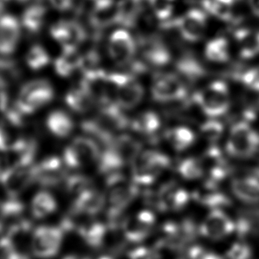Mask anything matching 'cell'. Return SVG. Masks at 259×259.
Instances as JSON below:
<instances>
[{
  "mask_svg": "<svg viewBox=\"0 0 259 259\" xmlns=\"http://www.w3.org/2000/svg\"><path fill=\"white\" fill-rule=\"evenodd\" d=\"M231 191L240 202L249 205L259 203V177L245 175L234 178L231 182Z\"/></svg>",
  "mask_w": 259,
  "mask_h": 259,
  "instance_id": "17",
  "label": "cell"
},
{
  "mask_svg": "<svg viewBox=\"0 0 259 259\" xmlns=\"http://www.w3.org/2000/svg\"><path fill=\"white\" fill-rule=\"evenodd\" d=\"M63 259H90L86 257L77 256V255H68Z\"/></svg>",
  "mask_w": 259,
  "mask_h": 259,
  "instance_id": "49",
  "label": "cell"
},
{
  "mask_svg": "<svg viewBox=\"0 0 259 259\" xmlns=\"http://www.w3.org/2000/svg\"><path fill=\"white\" fill-rule=\"evenodd\" d=\"M137 219L140 221L141 223L146 226L149 227V228H152L155 222V214L149 211H140L137 215L136 216Z\"/></svg>",
  "mask_w": 259,
  "mask_h": 259,
  "instance_id": "46",
  "label": "cell"
},
{
  "mask_svg": "<svg viewBox=\"0 0 259 259\" xmlns=\"http://www.w3.org/2000/svg\"><path fill=\"white\" fill-rule=\"evenodd\" d=\"M0 259H27L8 237L0 240Z\"/></svg>",
  "mask_w": 259,
  "mask_h": 259,
  "instance_id": "40",
  "label": "cell"
},
{
  "mask_svg": "<svg viewBox=\"0 0 259 259\" xmlns=\"http://www.w3.org/2000/svg\"><path fill=\"white\" fill-rule=\"evenodd\" d=\"M202 113L211 118L223 116L231 107V93L225 82L215 80L202 89L196 97Z\"/></svg>",
  "mask_w": 259,
  "mask_h": 259,
  "instance_id": "3",
  "label": "cell"
},
{
  "mask_svg": "<svg viewBox=\"0 0 259 259\" xmlns=\"http://www.w3.org/2000/svg\"><path fill=\"white\" fill-rule=\"evenodd\" d=\"M25 61L29 68L33 71H39L50 64V56L42 46L35 44L27 51Z\"/></svg>",
  "mask_w": 259,
  "mask_h": 259,
  "instance_id": "33",
  "label": "cell"
},
{
  "mask_svg": "<svg viewBox=\"0 0 259 259\" xmlns=\"http://www.w3.org/2000/svg\"><path fill=\"white\" fill-rule=\"evenodd\" d=\"M236 230V224L219 208L213 209L199 228L203 237L217 240L232 234Z\"/></svg>",
  "mask_w": 259,
  "mask_h": 259,
  "instance_id": "14",
  "label": "cell"
},
{
  "mask_svg": "<svg viewBox=\"0 0 259 259\" xmlns=\"http://www.w3.org/2000/svg\"><path fill=\"white\" fill-rule=\"evenodd\" d=\"M21 21L12 14H0V55L11 56L16 51L21 39Z\"/></svg>",
  "mask_w": 259,
  "mask_h": 259,
  "instance_id": "13",
  "label": "cell"
},
{
  "mask_svg": "<svg viewBox=\"0 0 259 259\" xmlns=\"http://www.w3.org/2000/svg\"><path fill=\"white\" fill-rule=\"evenodd\" d=\"M91 26L97 30H103L118 22V3L114 0L94 5L89 15Z\"/></svg>",
  "mask_w": 259,
  "mask_h": 259,
  "instance_id": "19",
  "label": "cell"
},
{
  "mask_svg": "<svg viewBox=\"0 0 259 259\" xmlns=\"http://www.w3.org/2000/svg\"><path fill=\"white\" fill-rule=\"evenodd\" d=\"M152 96L161 103L178 101L187 94L185 83L179 75L172 73H160L152 80Z\"/></svg>",
  "mask_w": 259,
  "mask_h": 259,
  "instance_id": "9",
  "label": "cell"
},
{
  "mask_svg": "<svg viewBox=\"0 0 259 259\" xmlns=\"http://www.w3.org/2000/svg\"><path fill=\"white\" fill-rule=\"evenodd\" d=\"M180 74H183L190 80H196L204 74L203 68L197 59L191 54H186L177 64Z\"/></svg>",
  "mask_w": 259,
  "mask_h": 259,
  "instance_id": "34",
  "label": "cell"
},
{
  "mask_svg": "<svg viewBox=\"0 0 259 259\" xmlns=\"http://www.w3.org/2000/svg\"><path fill=\"white\" fill-rule=\"evenodd\" d=\"M134 131L147 137H155L161 127V120L152 112L140 114L132 122Z\"/></svg>",
  "mask_w": 259,
  "mask_h": 259,
  "instance_id": "28",
  "label": "cell"
},
{
  "mask_svg": "<svg viewBox=\"0 0 259 259\" xmlns=\"http://www.w3.org/2000/svg\"><path fill=\"white\" fill-rule=\"evenodd\" d=\"M249 6L253 13L259 16V0H249Z\"/></svg>",
  "mask_w": 259,
  "mask_h": 259,
  "instance_id": "47",
  "label": "cell"
},
{
  "mask_svg": "<svg viewBox=\"0 0 259 259\" xmlns=\"http://www.w3.org/2000/svg\"><path fill=\"white\" fill-rule=\"evenodd\" d=\"M50 35L63 48H77L86 40L88 33L80 21L62 19L50 27Z\"/></svg>",
  "mask_w": 259,
  "mask_h": 259,
  "instance_id": "10",
  "label": "cell"
},
{
  "mask_svg": "<svg viewBox=\"0 0 259 259\" xmlns=\"http://www.w3.org/2000/svg\"><path fill=\"white\" fill-rule=\"evenodd\" d=\"M3 2V4H6L8 3H34V2H37L38 0H1ZM40 1V0H39Z\"/></svg>",
  "mask_w": 259,
  "mask_h": 259,
  "instance_id": "48",
  "label": "cell"
},
{
  "mask_svg": "<svg viewBox=\"0 0 259 259\" xmlns=\"http://www.w3.org/2000/svg\"><path fill=\"white\" fill-rule=\"evenodd\" d=\"M56 209L57 202L49 192H38L32 199V214L36 219H44L53 214Z\"/></svg>",
  "mask_w": 259,
  "mask_h": 259,
  "instance_id": "26",
  "label": "cell"
},
{
  "mask_svg": "<svg viewBox=\"0 0 259 259\" xmlns=\"http://www.w3.org/2000/svg\"><path fill=\"white\" fill-rule=\"evenodd\" d=\"M241 83L252 92L259 93V65L251 67L242 74Z\"/></svg>",
  "mask_w": 259,
  "mask_h": 259,
  "instance_id": "39",
  "label": "cell"
},
{
  "mask_svg": "<svg viewBox=\"0 0 259 259\" xmlns=\"http://www.w3.org/2000/svg\"><path fill=\"white\" fill-rule=\"evenodd\" d=\"M63 160L51 156L33 165L35 183L42 187H55L64 181L65 177Z\"/></svg>",
  "mask_w": 259,
  "mask_h": 259,
  "instance_id": "15",
  "label": "cell"
},
{
  "mask_svg": "<svg viewBox=\"0 0 259 259\" xmlns=\"http://www.w3.org/2000/svg\"><path fill=\"white\" fill-rule=\"evenodd\" d=\"M77 233L87 244L94 248L100 247L106 238V226L100 222L86 223L77 228Z\"/></svg>",
  "mask_w": 259,
  "mask_h": 259,
  "instance_id": "27",
  "label": "cell"
},
{
  "mask_svg": "<svg viewBox=\"0 0 259 259\" xmlns=\"http://www.w3.org/2000/svg\"><path fill=\"white\" fill-rule=\"evenodd\" d=\"M178 172L184 178L188 180L197 179L203 174V167L199 160L187 158L178 164Z\"/></svg>",
  "mask_w": 259,
  "mask_h": 259,
  "instance_id": "38",
  "label": "cell"
},
{
  "mask_svg": "<svg viewBox=\"0 0 259 259\" xmlns=\"http://www.w3.org/2000/svg\"><path fill=\"white\" fill-rule=\"evenodd\" d=\"M201 4L205 12L219 19L228 21L232 17V7L220 0H202Z\"/></svg>",
  "mask_w": 259,
  "mask_h": 259,
  "instance_id": "36",
  "label": "cell"
},
{
  "mask_svg": "<svg viewBox=\"0 0 259 259\" xmlns=\"http://www.w3.org/2000/svg\"><path fill=\"white\" fill-rule=\"evenodd\" d=\"M225 149L234 159L252 158L259 150V133L246 121H238L228 131Z\"/></svg>",
  "mask_w": 259,
  "mask_h": 259,
  "instance_id": "1",
  "label": "cell"
},
{
  "mask_svg": "<svg viewBox=\"0 0 259 259\" xmlns=\"http://www.w3.org/2000/svg\"><path fill=\"white\" fill-rule=\"evenodd\" d=\"M124 236L127 240L132 243H140L148 235L151 228L140 222L137 218L127 219L122 223Z\"/></svg>",
  "mask_w": 259,
  "mask_h": 259,
  "instance_id": "32",
  "label": "cell"
},
{
  "mask_svg": "<svg viewBox=\"0 0 259 259\" xmlns=\"http://www.w3.org/2000/svg\"><path fill=\"white\" fill-rule=\"evenodd\" d=\"M136 1H137V2H142V3H143V0H136Z\"/></svg>",
  "mask_w": 259,
  "mask_h": 259,
  "instance_id": "52",
  "label": "cell"
},
{
  "mask_svg": "<svg viewBox=\"0 0 259 259\" xmlns=\"http://www.w3.org/2000/svg\"><path fill=\"white\" fill-rule=\"evenodd\" d=\"M236 230L241 236L259 231V211H249L240 215L236 224Z\"/></svg>",
  "mask_w": 259,
  "mask_h": 259,
  "instance_id": "35",
  "label": "cell"
},
{
  "mask_svg": "<svg viewBox=\"0 0 259 259\" xmlns=\"http://www.w3.org/2000/svg\"><path fill=\"white\" fill-rule=\"evenodd\" d=\"M63 228L58 227L41 226L32 234V252L35 256L49 258L59 252L64 237Z\"/></svg>",
  "mask_w": 259,
  "mask_h": 259,
  "instance_id": "7",
  "label": "cell"
},
{
  "mask_svg": "<svg viewBox=\"0 0 259 259\" xmlns=\"http://www.w3.org/2000/svg\"><path fill=\"white\" fill-rule=\"evenodd\" d=\"M3 7H4V4H3V2L0 0V14L3 12Z\"/></svg>",
  "mask_w": 259,
  "mask_h": 259,
  "instance_id": "51",
  "label": "cell"
},
{
  "mask_svg": "<svg viewBox=\"0 0 259 259\" xmlns=\"http://www.w3.org/2000/svg\"><path fill=\"white\" fill-rule=\"evenodd\" d=\"M169 164L170 161L167 157L158 152L151 151L137 155L134 164L136 184H150Z\"/></svg>",
  "mask_w": 259,
  "mask_h": 259,
  "instance_id": "8",
  "label": "cell"
},
{
  "mask_svg": "<svg viewBox=\"0 0 259 259\" xmlns=\"http://www.w3.org/2000/svg\"><path fill=\"white\" fill-rule=\"evenodd\" d=\"M100 155V147L94 139L80 137L65 148L63 161L68 167L79 168L99 161Z\"/></svg>",
  "mask_w": 259,
  "mask_h": 259,
  "instance_id": "6",
  "label": "cell"
},
{
  "mask_svg": "<svg viewBox=\"0 0 259 259\" xmlns=\"http://www.w3.org/2000/svg\"><path fill=\"white\" fill-rule=\"evenodd\" d=\"M108 53L111 59L119 65L134 60L137 50V41L126 29L115 30L109 38Z\"/></svg>",
  "mask_w": 259,
  "mask_h": 259,
  "instance_id": "11",
  "label": "cell"
},
{
  "mask_svg": "<svg viewBox=\"0 0 259 259\" xmlns=\"http://www.w3.org/2000/svg\"><path fill=\"white\" fill-rule=\"evenodd\" d=\"M105 205V197L95 189L90 187L76 196L71 212L81 215L98 214Z\"/></svg>",
  "mask_w": 259,
  "mask_h": 259,
  "instance_id": "18",
  "label": "cell"
},
{
  "mask_svg": "<svg viewBox=\"0 0 259 259\" xmlns=\"http://www.w3.org/2000/svg\"><path fill=\"white\" fill-rule=\"evenodd\" d=\"M47 14V7L42 2L30 3L21 15V27L30 34L39 33L45 24Z\"/></svg>",
  "mask_w": 259,
  "mask_h": 259,
  "instance_id": "20",
  "label": "cell"
},
{
  "mask_svg": "<svg viewBox=\"0 0 259 259\" xmlns=\"http://www.w3.org/2000/svg\"><path fill=\"white\" fill-rule=\"evenodd\" d=\"M140 47L145 62L153 66H164L170 60V53L167 45L158 36L140 38Z\"/></svg>",
  "mask_w": 259,
  "mask_h": 259,
  "instance_id": "16",
  "label": "cell"
},
{
  "mask_svg": "<svg viewBox=\"0 0 259 259\" xmlns=\"http://www.w3.org/2000/svg\"><path fill=\"white\" fill-rule=\"evenodd\" d=\"M162 26L164 29H176L180 36L187 42H196L205 34L206 12L202 9H191L174 21H164Z\"/></svg>",
  "mask_w": 259,
  "mask_h": 259,
  "instance_id": "5",
  "label": "cell"
},
{
  "mask_svg": "<svg viewBox=\"0 0 259 259\" xmlns=\"http://www.w3.org/2000/svg\"><path fill=\"white\" fill-rule=\"evenodd\" d=\"M228 259H250L252 250L246 243H235L228 252Z\"/></svg>",
  "mask_w": 259,
  "mask_h": 259,
  "instance_id": "41",
  "label": "cell"
},
{
  "mask_svg": "<svg viewBox=\"0 0 259 259\" xmlns=\"http://www.w3.org/2000/svg\"><path fill=\"white\" fill-rule=\"evenodd\" d=\"M65 101L72 110L80 113L89 110L95 103L89 93L80 84L79 88H74L68 93Z\"/></svg>",
  "mask_w": 259,
  "mask_h": 259,
  "instance_id": "30",
  "label": "cell"
},
{
  "mask_svg": "<svg viewBox=\"0 0 259 259\" xmlns=\"http://www.w3.org/2000/svg\"><path fill=\"white\" fill-rule=\"evenodd\" d=\"M220 130L221 125H219L214 121H208V123L202 125V128H201L202 134L207 138L209 139L217 137Z\"/></svg>",
  "mask_w": 259,
  "mask_h": 259,
  "instance_id": "45",
  "label": "cell"
},
{
  "mask_svg": "<svg viewBox=\"0 0 259 259\" xmlns=\"http://www.w3.org/2000/svg\"><path fill=\"white\" fill-rule=\"evenodd\" d=\"M240 41V56L251 59L259 56V32L242 31L237 34Z\"/></svg>",
  "mask_w": 259,
  "mask_h": 259,
  "instance_id": "31",
  "label": "cell"
},
{
  "mask_svg": "<svg viewBox=\"0 0 259 259\" xmlns=\"http://www.w3.org/2000/svg\"><path fill=\"white\" fill-rule=\"evenodd\" d=\"M46 123L49 131L59 138L68 137L74 130L73 120L63 111L56 110L52 112L47 117Z\"/></svg>",
  "mask_w": 259,
  "mask_h": 259,
  "instance_id": "22",
  "label": "cell"
},
{
  "mask_svg": "<svg viewBox=\"0 0 259 259\" xmlns=\"http://www.w3.org/2000/svg\"><path fill=\"white\" fill-rule=\"evenodd\" d=\"M50 6L60 12H66L74 7V0H49Z\"/></svg>",
  "mask_w": 259,
  "mask_h": 259,
  "instance_id": "44",
  "label": "cell"
},
{
  "mask_svg": "<svg viewBox=\"0 0 259 259\" xmlns=\"http://www.w3.org/2000/svg\"><path fill=\"white\" fill-rule=\"evenodd\" d=\"M176 0H148V4L157 19L164 21L170 19L175 10Z\"/></svg>",
  "mask_w": 259,
  "mask_h": 259,
  "instance_id": "37",
  "label": "cell"
},
{
  "mask_svg": "<svg viewBox=\"0 0 259 259\" xmlns=\"http://www.w3.org/2000/svg\"><path fill=\"white\" fill-rule=\"evenodd\" d=\"M112 100L121 109H131L143 100L144 90L141 83L127 74H108Z\"/></svg>",
  "mask_w": 259,
  "mask_h": 259,
  "instance_id": "4",
  "label": "cell"
},
{
  "mask_svg": "<svg viewBox=\"0 0 259 259\" xmlns=\"http://www.w3.org/2000/svg\"><path fill=\"white\" fill-rule=\"evenodd\" d=\"M20 128L8 120L0 121V152L6 153L21 144L25 138L18 131Z\"/></svg>",
  "mask_w": 259,
  "mask_h": 259,
  "instance_id": "24",
  "label": "cell"
},
{
  "mask_svg": "<svg viewBox=\"0 0 259 259\" xmlns=\"http://www.w3.org/2000/svg\"><path fill=\"white\" fill-rule=\"evenodd\" d=\"M143 12L142 2L136 0H121L118 3V22L124 27H134Z\"/></svg>",
  "mask_w": 259,
  "mask_h": 259,
  "instance_id": "23",
  "label": "cell"
},
{
  "mask_svg": "<svg viewBox=\"0 0 259 259\" xmlns=\"http://www.w3.org/2000/svg\"><path fill=\"white\" fill-rule=\"evenodd\" d=\"M1 183L9 197L18 198L33 183H35L33 164L9 169L3 175Z\"/></svg>",
  "mask_w": 259,
  "mask_h": 259,
  "instance_id": "12",
  "label": "cell"
},
{
  "mask_svg": "<svg viewBox=\"0 0 259 259\" xmlns=\"http://www.w3.org/2000/svg\"><path fill=\"white\" fill-rule=\"evenodd\" d=\"M167 141L177 151H184L194 143L196 136L191 129L184 126L173 127L166 134Z\"/></svg>",
  "mask_w": 259,
  "mask_h": 259,
  "instance_id": "29",
  "label": "cell"
},
{
  "mask_svg": "<svg viewBox=\"0 0 259 259\" xmlns=\"http://www.w3.org/2000/svg\"><path fill=\"white\" fill-rule=\"evenodd\" d=\"M190 259H223L221 255L199 246H194L188 251Z\"/></svg>",
  "mask_w": 259,
  "mask_h": 259,
  "instance_id": "42",
  "label": "cell"
},
{
  "mask_svg": "<svg viewBox=\"0 0 259 259\" xmlns=\"http://www.w3.org/2000/svg\"><path fill=\"white\" fill-rule=\"evenodd\" d=\"M94 3V5L100 4V3H107V2L112 1V0H91Z\"/></svg>",
  "mask_w": 259,
  "mask_h": 259,
  "instance_id": "50",
  "label": "cell"
},
{
  "mask_svg": "<svg viewBox=\"0 0 259 259\" xmlns=\"http://www.w3.org/2000/svg\"><path fill=\"white\" fill-rule=\"evenodd\" d=\"M54 94L50 82L44 79H36L21 87L15 102L22 114L31 115L51 103Z\"/></svg>",
  "mask_w": 259,
  "mask_h": 259,
  "instance_id": "2",
  "label": "cell"
},
{
  "mask_svg": "<svg viewBox=\"0 0 259 259\" xmlns=\"http://www.w3.org/2000/svg\"><path fill=\"white\" fill-rule=\"evenodd\" d=\"M205 56L210 62L222 64L231 58V48L226 38L219 36L208 41L205 46Z\"/></svg>",
  "mask_w": 259,
  "mask_h": 259,
  "instance_id": "25",
  "label": "cell"
},
{
  "mask_svg": "<svg viewBox=\"0 0 259 259\" xmlns=\"http://www.w3.org/2000/svg\"><path fill=\"white\" fill-rule=\"evenodd\" d=\"M130 259H161L159 254L155 249L139 247L128 253Z\"/></svg>",
  "mask_w": 259,
  "mask_h": 259,
  "instance_id": "43",
  "label": "cell"
},
{
  "mask_svg": "<svg viewBox=\"0 0 259 259\" xmlns=\"http://www.w3.org/2000/svg\"><path fill=\"white\" fill-rule=\"evenodd\" d=\"M82 63L83 56L78 53L77 48H63L55 62V70L61 77H68L81 68Z\"/></svg>",
  "mask_w": 259,
  "mask_h": 259,
  "instance_id": "21",
  "label": "cell"
}]
</instances>
